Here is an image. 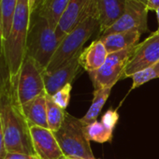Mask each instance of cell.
I'll use <instances>...</instances> for the list:
<instances>
[{
  "mask_svg": "<svg viewBox=\"0 0 159 159\" xmlns=\"http://www.w3.org/2000/svg\"><path fill=\"white\" fill-rule=\"evenodd\" d=\"M84 132L89 141H96L98 143H106L111 141L113 130L107 128L101 122L98 120L84 125Z\"/></svg>",
  "mask_w": 159,
  "mask_h": 159,
  "instance_id": "obj_20",
  "label": "cell"
},
{
  "mask_svg": "<svg viewBox=\"0 0 159 159\" xmlns=\"http://www.w3.org/2000/svg\"><path fill=\"white\" fill-rule=\"evenodd\" d=\"M119 120V113L117 112L116 110L110 109L108 110L102 116L101 118V123L109 129L113 130L117 122Z\"/></svg>",
  "mask_w": 159,
  "mask_h": 159,
  "instance_id": "obj_24",
  "label": "cell"
},
{
  "mask_svg": "<svg viewBox=\"0 0 159 159\" xmlns=\"http://www.w3.org/2000/svg\"><path fill=\"white\" fill-rule=\"evenodd\" d=\"M43 74L44 70L40 66L33 58L26 56L17 77L12 78L21 106L46 94Z\"/></svg>",
  "mask_w": 159,
  "mask_h": 159,
  "instance_id": "obj_6",
  "label": "cell"
},
{
  "mask_svg": "<svg viewBox=\"0 0 159 159\" xmlns=\"http://www.w3.org/2000/svg\"><path fill=\"white\" fill-rule=\"evenodd\" d=\"M65 159H84V158H65Z\"/></svg>",
  "mask_w": 159,
  "mask_h": 159,
  "instance_id": "obj_32",
  "label": "cell"
},
{
  "mask_svg": "<svg viewBox=\"0 0 159 159\" xmlns=\"http://www.w3.org/2000/svg\"><path fill=\"white\" fill-rule=\"evenodd\" d=\"M111 92V88H99L95 89L93 93V100L91 103V106L85 115L81 118V121L84 125H89L95 121H97L99 113L102 111L103 106L105 105L107 99L109 98Z\"/></svg>",
  "mask_w": 159,
  "mask_h": 159,
  "instance_id": "obj_18",
  "label": "cell"
},
{
  "mask_svg": "<svg viewBox=\"0 0 159 159\" xmlns=\"http://www.w3.org/2000/svg\"><path fill=\"white\" fill-rule=\"evenodd\" d=\"M28 2H29V6H30V10H31V13L32 11H34L35 7L40 2V0H28Z\"/></svg>",
  "mask_w": 159,
  "mask_h": 159,
  "instance_id": "obj_29",
  "label": "cell"
},
{
  "mask_svg": "<svg viewBox=\"0 0 159 159\" xmlns=\"http://www.w3.org/2000/svg\"><path fill=\"white\" fill-rule=\"evenodd\" d=\"M93 15H97L96 0H70L55 28L58 39L62 40L69 32Z\"/></svg>",
  "mask_w": 159,
  "mask_h": 159,
  "instance_id": "obj_9",
  "label": "cell"
},
{
  "mask_svg": "<svg viewBox=\"0 0 159 159\" xmlns=\"http://www.w3.org/2000/svg\"><path fill=\"white\" fill-rule=\"evenodd\" d=\"M4 159H40L36 154H29V153H24V152H8Z\"/></svg>",
  "mask_w": 159,
  "mask_h": 159,
  "instance_id": "obj_25",
  "label": "cell"
},
{
  "mask_svg": "<svg viewBox=\"0 0 159 159\" xmlns=\"http://www.w3.org/2000/svg\"><path fill=\"white\" fill-rule=\"evenodd\" d=\"M99 35L110 28L124 13L126 0H96Z\"/></svg>",
  "mask_w": 159,
  "mask_h": 159,
  "instance_id": "obj_13",
  "label": "cell"
},
{
  "mask_svg": "<svg viewBox=\"0 0 159 159\" xmlns=\"http://www.w3.org/2000/svg\"><path fill=\"white\" fill-rule=\"evenodd\" d=\"M157 62H159V34L154 32L136 46V50L125 68L122 80L131 78L134 74Z\"/></svg>",
  "mask_w": 159,
  "mask_h": 159,
  "instance_id": "obj_10",
  "label": "cell"
},
{
  "mask_svg": "<svg viewBox=\"0 0 159 159\" xmlns=\"http://www.w3.org/2000/svg\"><path fill=\"white\" fill-rule=\"evenodd\" d=\"M139 1H141V2H143V3H145L147 5V1H148V0H139Z\"/></svg>",
  "mask_w": 159,
  "mask_h": 159,
  "instance_id": "obj_31",
  "label": "cell"
},
{
  "mask_svg": "<svg viewBox=\"0 0 159 159\" xmlns=\"http://www.w3.org/2000/svg\"><path fill=\"white\" fill-rule=\"evenodd\" d=\"M136 46L109 53L104 65L99 69L89 73L95 89L112 88L119 80H122L125 68L132 57Z\"/></svg>",
  "mask_w": 159,
  "mask_h": 159,
  "instance_id": "obj_7",
  "label": "cell"
},
{
  "mask_svg": "<svg viewBox=\"0 0 159 159\" xmlns=\"http://www.w3.org/2000/svg\"><path fill=\"white\" fill-rule=\"evenodd\" d=\"M159 7V0H148L147 1V9L148 11H156Z\"/></svg>",
  "mask_w": 159,
  "mask_h": 159,
  "instance_id": "obj_27",
  "label": "cell"
},
{
  "mask_svg": "<svg viewBox=\"0 0 159 159\" xmlns=\"http://www.w3.org/2000/svg\"><path fill=\"white\" fill-rule=\"evenodd\" d=\"M30 134L35 153L40 159L65 158L54 133L49 128L31 125Z\"/></svg>",
  "mask_w": 159,
  "mask_h": 159,
  "instance_id": "obj_12",
  "label": "cell"
},
{
  "mask_svg": "<svg viewBox=\"0 0 159 159\" xmlns=\"http://www.w3.org/2000/svg\"><path fill=\"white\" fill-rule=\"evenodd\" d=\"M61 40L55 29L37 11H32L26 41V56L33 58L45 70Z\"/></svg>",
  "mask_w": 159,
  "mask_h": 159,
  "instance_id": "obj_3",
  "label": "cell"
},
{
  "mask_svg": "<svg viewBox=\"0 0 159 159\" xmlns=\"http://www.w3.org/2000/svg\"><path fill=\"white\" fill-rule=\"evenodd\" d=\"M18 0H0V17L4 39L9 36Z\"/></svg>",
  "mask_w": 159,
  "mask_h": 159,
  "instance_id": "obj_21",
  "label": "cell"
},
{
  "mask_svg": "<svg viewBox=\"0 0 159 159\" xmlns=\"http://www.w3.org/2000/svg\"><path fill=\"white\" fill-rule=\"evenodd\" d=\"M81 52H79L74 57L66 61L54 71L50 73L44 72V84L47 95L52 97L66 85L71 84L80 66H81V64H80Z\"/></svg>",
  "mask_w": 159,
  "mask_h": 159,
  "instance_id": "obj_11",
  "label": "cell"
},
{
  "mask_svg": "<svg viewBox=\"0 0 159 159\" xmlns=\"http://www.w3.org/2000/svg\"><path fill=\"white\" fill-rule=\"evenodd\" d=\"M0 119L8 152L36 154L30 126L23 113L12 78L0 90Z\"/></svg>",
  "mask_w": 159,
  "mask_h": 159,
  "instance_id": "obj_1",
  "label": "cell"
},
{
  "mask_svg": "<svg viewBox=\"0 0 159 159\" xmlns=\"http://www.w3.org/2000/svg\"><path fill=\"white\" fill-rule=\"evenodd\" d=\"M7 152H8V151H7V147H6L4 131H3V128H2L1 119H0V159H4Z\"/></svg>",
  "mask_w": 159,
  "mask_h": 159,
  "instance_id": "obj_26",
  "label": "cell"
},
{
  "mask_svg": "<svg viewBox=\"0 0 159 159\" xmlns=\"http://www.w3.org/2000/svg\"><path fill=\"white\" fill-rule=\"evenodd\" d=\"M31 10L28 0H18L11 28L3 42V54L11 78H16L26 57Z\"/></svg>",
  "mask_w": 159,
  "mask_h": 159,
  "instance_id": "obj_2",
  "label": "cell"
},
{
  "mask_svg": "<svg viewBox=\"0 0 159 159\" xmlns=\"http://www.w3.org/2000/svg\"><path fill=\"white\" fill-rule=\"evenodd\" d=\"M69 2L70 0H40L34 11H37L41 16H43L49 22L51 26L55 29L60 17Z\"/></svg>",
  "mask_w": 159,
  "mask_h": 159,
  "instance_id": "obj_17",
  "label": "cell"
},
{
  "mask_svg": "<svg viewBox=\"0 0 159 159\" xmlns=\"http://www.w3.org/2000/svg\"><path fill=\"white\" fill-rule=\"evenodd\" d=\"M109 55V52L100 39L94 40L87 48L84 49L80 55V64L88 73L99 69Z\"/></svg>",
  "mask_w": 159,
  "mask_h": 159,
  "instance_id": "obj_14",
  "label": "cell"
},
{
  "mask_svg": "<svg viewBox=\"0 0 159 159\" xmlns=\"http://www.w3.org/2000/svg\"><path fill=\"white\" fill-rule=\"evenodd\" d=\"M131 78H132L131 90L148 83L151 80L159 78V62L134 74Z\"/></svg>",
  "mask_w": 159,
  "mask_h": 159,
  "instance_id": "obj_22",
  "label": "cell"
},
{
  "mask_svg": "<svg viewBox=\"0 0 159 159\" xmlns=\"http://www.w3.org/2000/svg\"><path fill=\"white\" fill-rule=\"evenodd\" d=\"M62 159H65V158H62Z\"/></svg>",
  "mask_w": 159,
  "mask_h": 159,
  "instance_id": "obj_34",
  "label": "cell"
},
{
  "mask_svg": "<svg viewBox=\"0 0 159 159\" xmlns=\"http://www.w3.org/2000/svg\"><path fill=\"white\" fill-rule=\"evenodd\" d=\"M71 89H72L71 84H67L62 89H60L59 91H57L53 96H52L53 102L63 110H66L69 104Z\"/></svg>",
  "mask_w": 159,
  "mask_h": 159,
  "instance_id": "obj_23",
  "label": "cell"
},
{
  "mask_svg": "<svg viewBox=\"0 0 159 159\" xmlns=\"http://www.w3.org/2000/svg\"><path fill=\"white\" fill-rule=\"evenodd\" d=\"M147 5L139 0H126L125 11L122 16L107 30L98 36L105 37L113 33L139 31L141 34L148 31Z\"/></svg>",
  "mask_w": 159,
  "mask_h": 159,
  "instance_id": "obj_8",
  "label": "cell"
},
{
  "mask_svg": "<svg viewBox=\"0 0 159 159\" xmlns=\"http://www.w3.org/2000/svg\"><path fill=\"white\" fill-rule=\"evenodd\" d=\"M3 42H4V37H3V31H2L1 17H0V55H4L3 54Z\"/></svg>",
  "mask_w": 159,
  "mask_h": 159,
  "instance_id": "obj_28",
  "label": "cell"
},
{
  "mask_svg": "<svg viewBox=\"0 0 159 159\" xmlns=\"http://www.w3.org/2000/svg\"><path fill=\"white\" fill-rule=\"evenodd\" d=\"M99 22L97 15H93L69 32L60 42L50 64L44 70L50 73L57 69L66 61L83 52L84 45L96 33L99 34Z\"/></svg>",
  "mask_w": 159,
  "mask_h": 159,
  "instance_id": "obj_5",
  "label": "cell"
},
{
  "mask_svg": "<svg viewBox=\"0 0 159 159\" xmlns=\"http://www.w3.org/2000/svg\"><path fill=\"white\" fill-rule=\"evenodd\" d=\"M53 133L65 158L97 159L90 141L86 138L84 125L81 119L66 112L62 126Z\"/></svg>",
  "mask_w": 159,
  "mask_h": 159,
  "instance_id": "obj_4",
  "label": "cell"
},
{
  "mask_svg": "<svg viewBox=\"0 0 159 159\" xmlns=\"http://www.w3.org/2000/svg\"><path fill=\"white\" fill-rule=\"evenodd\" d=\"M21 107L29 126L36 125L48 128L46 94L34 98Z\"/></svg>",
  "mask_w": 159,
  "mask_h": 159,
  "instance_id": "obj_15",
  "label": "cell"
},
{
  "mask_svg": "<svg viewBox=\"0 0 159 159\" xmlns=\"http://www.w3.org/2000/svg\"><path fill=\"white\" fill-rule=\"evenodd\" d=\"M155 13H156V18H157V23H158V27H159V7L156 9L155 11Z\"/></svg>",
  "mask_w": 159,
  "mask_h": 159,
  "instance_id": "obj_30",
  "label": "cell"
},
{
  "mask_svg": "<svg viewBox=\"0 0 159 159\" xmlns=\"http://www.w3.org/2000/svg\"><path fill=\"white\" fill-rule=\"evenodd\" d=\"M155 33H157V34H159V27L157 28V30L155 31Z\"/></svg>",
  "mask_w": 159,
  "mask_h": 159,
  "instance_id": "obj_33",
  "label": "cell"
},
{
  "mask_svg": "<svg viewBox=\"0 0 159 159\" xmlns=\"http://www.w3.org/2000/svg\"><path fill=\"white\" fill-rule=\"evenodd\" d=\"M140 36L141 33L139 31H126L113 33L105 37L98 38V39L104 43L108 52L112 53L138 45Z\"/></svg>",
  "mask_w": 159,
  "mask_h": 159,
  "instance_id": "obj_16",
  "label": "cell"
},
{
  "mask_svg": "<svg viewBox=\"0 0 159 159\" xmlns=\"http://www.w3.org/2000/svg\"><path fill=\"white\" fill-rule=\"evenodd\" d=\"M46 106H47V123H48V128L52 131L56 132L59 130V128L62 126L66 111L62 108H60L58 105H56L52 97L46 94Z\"/></svg>",
  "mask_w": 159,
  "mask_h": 159,
  "instance_id": "obj_19",
  "label": "cell"
}]
</instances>
